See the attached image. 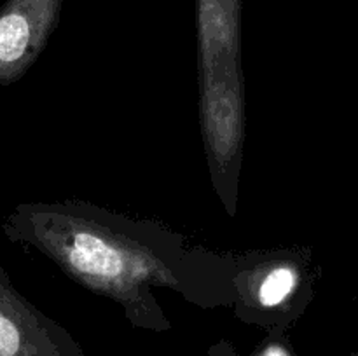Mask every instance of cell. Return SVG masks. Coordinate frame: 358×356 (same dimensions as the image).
I'll list each match as a JSON object with an SVG mask.
<instances>
[{
  "mask_svg": "<svg viewBox=\"0 0 358 356\" xmlns=\"http://www.w3.org/2000/svg\"><path fill=\"white\" fill-rule=\"evenodd\" d=\"M65 0H6L0 7V89L34 66L59 23Z\"/></svg>",
  "mask_w": 358,
  "mask_h": 356,
  "instance_id": "cell-4",
  "label": "cell"
},
{
  "mask_svg": "<svg viewBox=\"0 0 358 356\" xmlns=\"http://www.w3.org/2000/svg\"><path fill=\"white\" fill-rule=\"evenodd\" d=\"M208 356H241L233 344L220 341L208 349ZM248 356H296L290 344L287 332H268L266 337L257 344V348Z\"/></svg>",
  "mask_w": 358,
  "mask_h": 356,
  "instance_id": "cell-6",
  "label": "cell"
},
{
  "mask_svg": "<svg viewBox=\"0 0 358 356\" xmlns=\"http://www.w3.org/2000/svg\"><path fill=\"white\" fill-rule=\"evenodd\" d=\"M199 35H241V0H196Z\"/></svg>",
  "mask_w": 358,
  "mask_h": 356,
  "instance_id": "cell-5",
  "label": "cell"
},
{
  "mask_svg": "<svg viewBox=\"0 0 358 356\" xmlns=\"http://www.w3.org/2000/svg\"><path fill=\"white\" fill-rule=\"evenodd\" d=\"M2 230L7 239L41 251L84 288L119 304L135 328H171L156 288L171 290L199 307L233 304V255L192 246L154 220L83 201L21 202Z\"/></svg>",
  "mask_w": 358,
  "mask_h": 356,
  "instance_id": "cell-1",
  "label": "cell"
},
{
  "mask_svg": "<svg viewBox=\"0 0 358 356\" xmlns=\"http://www.w3.org/2000/svg\"><path fill=\"white\" fill-rule=\"evenodd\" d=\"M0 356H87L66 328L24 299L0 265Z\"/></svg>",
  "mask_w": 358,
  "mask_h": 356,
  "instance_id": "cell-3",
  "label": "cell"
},
{
  "mask_svg": "<svg viewBox=\"0 0 358 356\" xmlns=\"http://www.w3.org/2000/svg\"><path fill=\"white\" fill-rule=\"evenodd\" d=\"M313 279L303 250L276 248L234 255L231 309L241 321L266 332H289L310 302Z\"/></svg>",
  "mask_w": 358,
  "mask_h": 356,
  "instance_id": "cell-2",
  "label": "cell"
}]
</instances>
